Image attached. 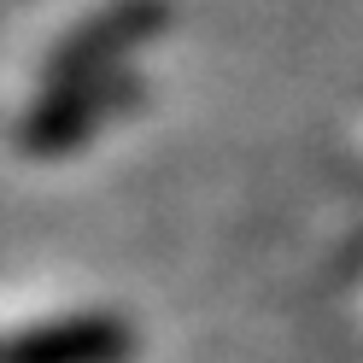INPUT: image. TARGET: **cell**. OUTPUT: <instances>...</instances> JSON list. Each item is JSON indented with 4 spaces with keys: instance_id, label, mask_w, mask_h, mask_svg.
I'll list each match as a JSON object with an SVG mask.
<instances>
[{
    "instance_id": "cell-1",
    "label": "cell",
    "mask_w": 363,
    "mask_h": 363,
    "mask_svg": "<svg viewBox=\"0 0 363 363\" xmlns=\"http://www.w3.org/2000/svg\"><path fill=\"white\" fill-rule=\"evenodd\" d=\"M135 334L111 311H65L0 334V363H129Z\"/></svg>"
},
{
    "instance_id": "cell-2",
    "label": "cell",
    "mask_w": 363,
    "mask_h": 363,
    "mask_svg": "<svg viewBox=\"0 0 363 363\" xmlns=\"http://www.w3.org/2000/svg\"><path fill=\"white\" fill-rule=\"evenodd\" d=\"M357 316H363V293H357Z\"/></svg>"
}]
</instances>
